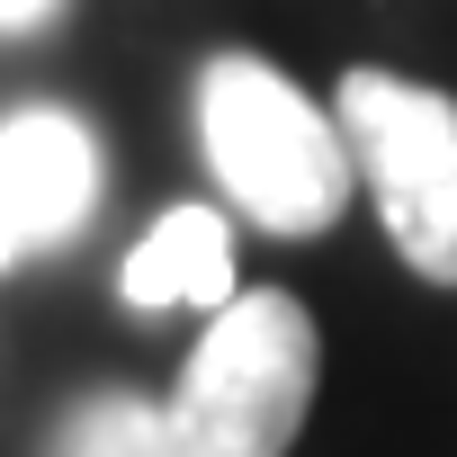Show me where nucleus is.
Returning a JSON list of instances; mask_svg holds the SVG:
<instances>
[{"label":"nucleus","instance_id":"nucleus-1","mask_svg":"<svg viewBox=\"0 0 457 457\" xmlns=\"http://www.w3.org/2000/svg\"><path fill=\"white\" fill-rule=\"evenodd\" d=\"M197 144L261 234H332L359 188L341 117H323L261 54H215L197 72Z\"/></svg>","mask_w":457,"mask_h":457},{"label":"nucleus","instance_id":"nucleus-2","mask_svg":"<svg viewBox=\"0 0 457 457\" xmlns=\"http://www.w3.org/2000/svg\"><path fill=\"white\" fill-rule=\"evenodd\" d=\"M314 377H323L314 314L287 287H243L234 305H215L206 341L188 350L162 403V439L170 457H287Z\"/></svg>","mask_w":457,"mask_h":457},{"label":"nucleus","instance_id":"nucleus-3","mask_svg":"<svg viewBox=\"0 0 457 457\" xmlns=\"http://www.w3.org/2000/svg\"><path fill=\"white\" fill-rule=\"evenodd\" d=\"M332 117L350 135V162L403 270H421L430 287H457V99L395 72H350Z\"/></svg>","mask_w":457,"mask_h":457},{"label":"nucleus","instance_id":"nucleus-4","mask_svg":"<svg viewBox=\"0 0 457 457\" xmlns=\"http://www.w3.org/2000/svg\"><path fill=\"white\" fill-rule=\"evenodd\" d=\"M99 206V135L72 108L0 117V270L81 234Z\"/></svg>","mask_w":457,"mask_h":457},{"label":"nucleus","instance_id":"nucleus-5","mask_svg":"<svg viewBox=\"0 0 457 457\" xmlns=\"http://www.w3.org/2000/svg\"><path fill=\"white\" fill-rule=\"evenodd\" d=\"M126 305L162 314V305H234V234L215 206H170L153 234L126 252Z\"/></svg>","mask_w":457,"mask_h":457},{"label":"nucleus","instance_id":"nucleus-6","mask_svg":"<svg viewBox=\"0 0 457 457\" xmlns=\"http://www.w3.org/2000/svg\"><path fill=\"white\" fill-rule=\"evenodd\" d=\"M54 457H170L162 403H144V395H90L72 412V430H63Z\"/></svg>","mask_w":457,"mask_h":457},{"label":"nucleus","instance_id":"nucleus-7","mask_svg":"<svg viewBox=\"0 0 457 457\" xmlns=\"http://www.w3.org/2000/svg\"><path fill=\"white\" fill-rule=\"evenodd\" d=\"M63 10V0H0V37H28V28H46Z\"/></svg>","mask_w":457,"mask_h":457}]
</instances>
